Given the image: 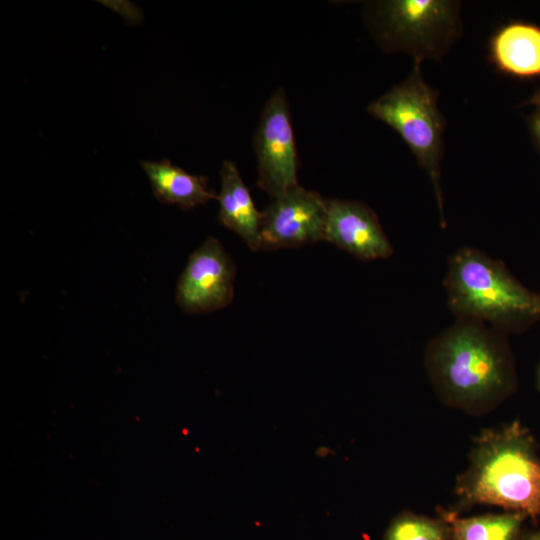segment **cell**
I'll return each instance as SVG.
<instances>
[{"label":"cell","mask_w":540,"mask_h":540,"mask_svg":"<svg viewBox=\"0 0 540 540\" xmlns=\"http://www.w3.org/2000/svg\"><path fill=\"white\" fill-rule=\"evenodd\" d=\"M425 362L439 395L468 410L495 405L515 384L506 333L476 321L456 320L434 337Z\"/></svg>","instance_id":"1"},{"label":"cell","mask_w":540,"mask_h":540,"mask_svg":"<svg viewBox=\"0 0 540 540\" xmlns=\"http://www.w3.org/2000/svg\"><path fill=\"white\" fill-rule=\"evenodd\" d=\"M456 492L469 505H491L538 517L540 458L528 431L518 422L483 431Z\"/></svg>","instance_id":"2"},{"label":"cell","mask_w":540,"mask_h":540,"mask_svg":"<svg viewBox=\"0 0 540 540\" xmlns=\"http://www.w3.org/2000/svg\"><path fill=\"white\" fill-rule=\"evenodd\" d=\"M447 305L457 320L518 332L540 319V294L523 286L484 252L462 247L448 260L444 279Z\"/></svg>","instance_id":"3"},{"label":"cell","mask_w":540,"mask_h":540,"mask_svg":"<svg viewBox=\"0 0 540 540\" xmlns=\"http://www.w3.org/2000/svg\"><path fill=\"white\" fill-rule=\"evenodd\" d=\"M420 62L410 75L390 91L371 102L369 114L393 128L409 146L433 186L440 224L446 227L441 188L443 117L437 93L423 79Z\"/></svg>","instance_id":"4"},{"label":"cell","mask_w":540,"mask_h":540,"mask_svg":"<svg viewBox=\"0 0 540 540\" xmlns=\"http://www.w3.org/2000/svg\"><path fill=\"white\" fill-rule=\"evenodd\" d=\"M458 4L446 0H389L376 4L374 23L380 43L404 51L414 62L439 60L459 32Z\"/></svg>","instance_id":"5"},{"label":"cell","mask_w":540,"mask_h":540,"mask_svg":"<svg viewBox=\"0 0 540 540\" xmlns=\"http://www.w3.org/2000/svg\"><path fill=\"white\" fill-rule=\"evenodd\" d=\"M257 185L272 198L298 186V157L286 92L278 88L266 102L254 136Z\"/></svg>","instance_id":"6"},{"label":"cell","mask_w":540,"mask_h":540,"mask_svg":"<svg viewBox=\"0 0 540 540\" xmlns=\"http://www.w3.org/2000/svg\"><path fill=\"white\" fill-rule=\"evenodd\" d=\"M326 199L295 186L262 211L260 250L295 248L324 240Z\"/></svg>","instance_id":"7"},{"label":"cell","mask_w":540,"mask_h":540,"mask_svg":"<svg viewBox=\"0 0 540 540\" xmlns=\"http://www.w3.org/2000/svg\"><path fill=\"white\" fill-rule=\"evenodd\" d=\"M235 275V264L222 244L208 237L189 257L178 281L176 301L190 314L222 309L233 299Z\"/></svg>","instance_id":"8"},{"label":"cell","mask_w":540,"mask_h":540,"mask_svg":"<svg viewBox=\"0 0 540 540\" xmlns=\"http://www.w3.org/2000/svg\"><path fill=\"white\" fill-rule=\"evenodd\" d=\"M324 240L362 261L389 258L394 250L377 215L367 205L326 199Z\"/></svg>","instance_id":"9"},{"label":"cell","mask_w":540,"mask_h":540,"mask_svg":"<svg viewBox=\"0 0 540 540\" xmlns=\"http://www.w3.org/2000/svg\"><path fill=\"white\" fill-rule=\"evenodd\" d=\"M218 221L239 235L254 252L260 250L262 212H259L236 165L224 161L220 170Z\"/></svg>","instance_id":"10"},{"label":"cell","mask_w":540,"mask_h":540,"mask_svg":"<svg viewBox=\"0 0 540 540\" xmlns=\"http://www.w3.org/2000/svg\"><path fill=\"white\" fill-rule=\"evenodd\" d=\"M491 56L505 73L518 77L540 75V28L522 22L510 23L491 40Z\"/></svg>","instance_id":"11"},{"label":"cell","mask_w":540,"mask_h":540,"mask_svg":"<svg viewBox=\"0 0 540 540\" xmlns=\"http://www.w3.org/2000/svg\"><path fill=\"white\" fill-rule=\"evenodd\" d=\"M141 165L150 180L155 198L160 202L190 209L218 199L215 192L209 189L206 177L192 175L166 159L160 162L142 161Z\"/></svg>","instance_id":"12"},{"label":"cell","mask_w":540,"mask_h":540,"mask_svg":"<svg viewBox=\"0 0 540 540\" xmlns=\"http://www.w3.org/2000/svg\"><path fill=\"white\" fill-rule=\"evenodd\" d=\"M450 527L449 540H519L526 515L517 512L460 517L442 512Z\"/></svg>","instance_id":"13"},{"label":"cell","mask_w":540,"mask_h":540,"mask_svg":"<svg viewBox=\"0 0 540 540\" xmlns=\"http://www.w3.org/2000/svg\"><path fill=\"white\" fill-rule=\"evenodd\" d=\"M450 527L445 519L404 513L389 525L383 540H449Z\"/></svg>","instance_id":"14"},{"label":"cell","mask_w":540,"mask_h":540,"mask_svg":"<svg viewBox=\"0 0 540 540\" xmlns=\"http://www.w3.org/2000/svg\"><path fill=\"white\" fill-rule=\"evenodd\" d=\"M529 127L534 141L540 150V108H536L529 119Z\"/></svg>","instance_id":"15"},{"label":"cell","mask_w":540,"mask_h":540,"mask_svg":"<svg viewBox=\"0 0 540 540\" xmlns=\"http://www.w3.org/2000/svg\"><path fill=\"white\" fill-rule=\"evenodd\" d=\"M525 104L533 105L535 108H540V89L537 90L528 100H526Z\"/></svg>","instance_id":"16"},{"label":"cell","mask_w":540,"mask_h":540,"mask_svg":"<svg viewBox=\"0 0 540 540\" xmlns=\"http://www.w3.org/2000/svg\"><path fill=\"white\" fill-rule=\"evenodd\" d=\"M525 540H540V529L530 533Z\"/></svg>","instance_id":"17"},{"label":"cell","mask_w":540,"mask_h":540,"mask_svg":"<svg viewBox=\"0 0 540 540\" xmlns=\"http://www.w3.org/2000/svg\"><path fill=\"white\" fill-rule=\"evenodd\" d=\"M537 384H538V388L540 389V366L538 370Z\"/></svg>","instance_id":"18"}]
</instances>
